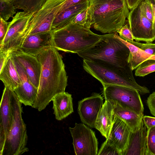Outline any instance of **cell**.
<instances>
[{
	"mask_svg": "<svg viewBox=\"0 0 155 155\" xmlns=\"http://www.w3.org/2000/svg\"><path fill=\"white\" fill-rule=\"evenodd\" d=\"M41 65L36 98L32 107L41 111L56 94L64 92L68 77L62 57L54 47L44 50L35 56Z\"/></svg>",
	"mask_w": 155,
	"mask_h": 155,
	"instance_id": "1",
	"label": "cell"
},
{
	"mask_svg": "<svg viewBox=\"0 0 155 155\" xmlns=\"http://www.w3.org/2000/svg\"><path fill=\"white\" fill-rule=\"evenodd\" d=\"M86 27L103 33H115L124 25L129 13L126 0H89Z\"/></svg>",
	"mask_w": 155,
	"mask_h": 155,
	"instance_id": "2",
	"label": "cell"
},
{
	"mask_svg": "<svg viewBox=\"0 0 155 155\" xmlns=\"http://www.w3.org/2000/svg\"><path fill=\"white\" fill-rule=\"evenodd\" d=\"M83 66L84 70L98 80L103 86L119 85L136 90L142 94L150 93L147 88L136 82L129 65L121 67L103 61L83 59Z\"/></svg>",
	"mask_w": 155,
	"mask_h": 155,
	"instance_id": "3",
	"label": "cell"
},
{
	"mask_svg": "<svg viewBox=\"0 0 155 155\" xmlns=\"http://www.w3.org/2000/svg\"><path fill=\"white\" fill-rule=\"evenodd\" d=\"M53 47L58 51L77 53L94 45L101 38L90 28L71 22L65 27L51 31Z\"/></svg>",
	"mask_w": 155,
	"mask_h": 155,
	"instance_id": "4",
	"label": "cell"
},
{
	"mask_svg": "<svg viewBox=\"0 0 155 155\" xmlns=\"http://www.w3.org/2000/svg\"><path fill=\"white\" fill-rule=\"evenodd\" d=\"M130 51L114 33L101 35L100 40L90 48L77 54L83 59L104 61L121 67L129 64Z\"/></svg>",
	"mask_w": 155,
	"mask_h": 155,
	"instance_id": "5",
	"label": "cell"
},
{
	"mask_svg": "<svg viewBox=\"0 0 155 155\" xmlns=\"http://www.w3.org/2000/svg\"><path fill=\"white\" fill-rule=\"evenodd\" d=\"M21 104L12 91V125L1 155H21L29 151L26 147L28 137L26 125L22 117Z\"/></svg>",
	"mask_w": 155,
	"mask_h": 155,
	"instance_id": "6",
	"label": "cell"
},
{
	"mask_svg": "<svg viewBox=\"0 0 155 155\" xmlns=\"http://www.w3.org/2000/svg\"><path fill=\"white\" fill-rule=\"evenodd\" d=\"M35 12H18L9 22L7 34L1 45L0 51L11 52L19 49L30 30L28 24Z\"/></svg>",
	"mask_w": 155,
	"mask_h": 155,
	"instance_id": "7",
	"label": "cell"
},
{
	"mask_svg": "<svg viewBox=\"0 0 155 155\" xmlns=\"http://www.w3.org/2000/svg\"><path fill=\"white\" fill-rule=\"evenodd\" d=\"M103 94L105 100L113 101L139 115H143V105L137 90L121 86L106 85L103 86Z\"/></svg>",
	"mask_w": 155,
	"mask_h": 155,
	"instance_id": "8",
	"label": "cell"
},
{
	"mask_svg": "<svg viewBox=\"0 0 155 155\" xmlns=\"http://www.w3.org/2000/svg\"><path fill=\"white\" fill-rule=\"evenodd\" d=\"M65 0H46L30 21L29 35L51 32L53 21Z\"/></svg>",
	"mask_w": 155,
	"mask_h": 155,
	"instance_id": "9",
	"label": "cell"
},
{
	"mask_svg": "<svg viewBox=\"0 0 155 155\" xmlns=\"http://www.w3.org/2000/svg\"><path fill=\"white\" fill-rule=\"evenodd\" d=\"M134 39L151 43L155 40L153 23L146 17L140 0L129 12L127 18Z\"/></svg>",
	"mask_w": 155,
	"mask_h": 155,
	"instance_id": "10",
	"label": "cell"
},
{
	"mask_svg": "<svg viewBox=\"0 0 155 155\" xmlns=\"http://www.w3.org/2000/svg\"><path fill=\"white\" fill-rule=\"evenodd\" d=\"M76 155H97L98 142L95 133L84 124L75 123L69 127Z\"/></svg>",
	"mask_w": 155,
	"mask_h": 155,
	"instance_id": "11",
	"label": "cell"
},
{
	"mask_svg": "<svg viewBox=\"0 0 155 155\" xmlns=\"http://www.w3.org/2000/svg\"><path fill=\"white\" fill-rule=\"evenodd\" d=\"M131 132L127 125L118 117L114 115L112 126L105 141L116 149L120 155H124Z\"/></svg>",
	"mask_w": 155,
	"mask_h": 155,
	"instance_id": "12",
	"label": "cell"
},
{
	"mask_svg": "<svg viewBox=\"0 0 155 155\" xmlns=\"http://www.w3.org/2000/svg\"><path fill=\"white\" fill-rule=\"evenodd\" d=\"M103 104V98L97 93L79 101L78 111L81 122L94 128L97 115Z\"/></svg>",
	"mask_w": 155,
	"mask_h": 155,
	"instance_id": "13",
	"label": "cell"
},
{
	"mask_svg": "<svg viewBox=\"0 0 155 155\" xmlns=\"http://www.w3.org/2000/svg\"><path fill=\"white\" fill-rule=\"evenodd\" d=\"M12 91L5 87L0 103V155L10 132L12 123L11 98Z\"/></svg>",
	"mask_w": 155,
	"mask_h": 155,
	"instance_id": "14",
	"label": "cell"
},
{
	"mask_svg": "<svg viewBox=\"0 0 155 155\" xmlns=\"http://www.w3.org/2000/svg\"><path fill=\"white\" fill-rule=\"evenodd\" d=\"M10 54L23 67L32 84L38 89L41 70V64L36 56L20 49L11 51Z\"/></svg>",
	"mask_w": 155,
	"mask_h": 155,
	"instance_id": "15",
	"label": "cell"
},
{
	"mask_svg": "<svg viewBox=\"0 0 155 155\" xmlns=\"http://www.w3.org/2000/svg\"><path fill=\"white\" fill-rule=\"evenodd\" d=\"M15 66L21 84L14 91L22 104L32 107L37 96L38 89L30 82L23 66L19 63L16 64Z\"/></svg>",
	"mask_w": 155,
	"mask_h": 155,
	"instance_id": "16",
	"label": "cell"
},
{
	"mask_svg": "<svg viewBox=\"0 0 155 155\" xmlns=\"http://www.w3.org/2000/svg\"><path fill=\"white\" fill-rule=\"evenodd\" d=\"M51 47H53L51 32L28 35L19 49L35 56L42 51Z\"/></svg>",
	"mask_w": 155,
	"mask_h": 155,
	"instance_id": "17",
	"label": "cell"
},
{
	"mask_svg": "<svg viewBox=\"0 0 155 155\" xmlns=\"http://www.w3.org/2000/svg\"><path fill=\"white\" fill-rule=\"evenodd\" d=\"M147 136V128L142 120L139 127L131 131L124 155H148Z\"/></svg>",
	"mask_w": 155,
	"mask_h": 155,
	"instance_id": "18",
	"label": "cell"
},
{
	"mask_svg": "<svg viewBox=\"0 0 155 155\" xmlns=\"http://www.w3.org/2000/svg\"><path fill=\"white\" fill-rule=\"evenodd\" d=\"M115 104L113 101L105 100L96 121L94 128L106 139L113 123Z\"/></svg>",
	"mask_w": 155,
	"mask_h": 155,
	"instance_id": "19",
	"label": "cell"
},
{
	"mask_svg": "<svg viewBox=\"0 0 155 155\" xmlns=\"http://www.w3.org/2000/svg\"><path fill=\"white\" fill-rule=\"evenodd\" d=\"M52 101L57 120H61L74 112L72 95L69 93L65 91L59 93L54 97Z\"/></svg>",
	"mask_w": 155,
	"mask_h": 155,
	"instance_id": "20",
	"label": "cell"
},
{
	"mask_svg": "<svg viewBox=\"0 0 155 155\" xmlns=\"http://www.w3.org/2000/svg\"><path fill=\"white\" fill-rule=\"evenodd\" d=\"M0 79L5 87L13 91L21 84L13 58L10 53L0 70Z\"/></svg>",
	"mask_w": 155,
	"mask_h": 155,
	"instance_id": "21",
	"label": "cell"
},
{
	"mask_svg": "<svg viewBox=\"0 0 155 155\" xmlns=\"http://www.w3.org/2000/svg\"><path fill=\"white\" fill-rule=\"evenodd\" d=\"M89 4V1L60 12L53 21L51 31L62 28L71 22L78 13L88 8Z\"/></svg>",
	"mask_w": 155,
	"mask_h": 155,
	"instance_id": "22",
	"label": "cell"
},
{
	"mask_svg": "<svg viewBox=\"0 0 155 155\" xmlns=\"http://www.w3.org/2000/svg\"><path fill=\"white\" fill-rule=\"evenodd\" d=\"M115 103L114 110V115L125 122L132 132L135 131L140 126L144 115H139L132 110L123 107L118 103Z\"/></svg>",
	"mask_w": 155,
	"mask_h": 155,
	"instance_id": "23",
	"label": "cell"
},
{
	"mask_svg": "<svg viewBox=\"0 0 155 155\" xmlns=\"http://www.w3.org/2000/svg\"><path fill=\"white\" fill-rule=\"evenodd\" d=\"M115 36L124 43L128 48L130 53L128 63L132 70L137 68L142 62L148 59H155V55L149 54L130 43L121 38L117 32Z\"/></svg>",
	"mask_w": 155,
	"mask_h": 155,
	"instance_id": "24",
	"label": "cell"
},
{
	"mask_svg": "<svg viewBox=\"0 0 155 155\" xmlns=\"http://www.w3.org/2000/svg\"><path fill=\"white\" fill-rule=\"evenodd\" d=\"M17 9L29 12H35L43 5L39 0H13L12 2Z\"/></svg>",
	"mask_w": 155,
	"mask_h": 155,
	"instance_id": "25",
	"label": "cell"
},
{
	"mask_svg": "<svg viewBox=\"0 0 155 155\" xmlns=\"http://www.w3.org/2000/svg\"><path fill=\"white\" fill-rule=\"evenodd\" d=\"M16 8L12 2L0 0V17L7 21L16 13Z\"/></svg>",
	"mask_w": 155,
	"mask_h": 155,
	"instance_id": "26",
	"label": "cell"
},
{
	"mask_svg": "<svg viewBox=\"0 0 155 155\" xmlns=\"http://www.w3.org/2000/svg\"><path fill=\"white\" fill-rule=\"evenodd\" d=\"M155 71V59H149L142 62L137 68L135 75L144 77Z\"/></svg>",
	"mask_w": 155,
	"mask_h": 155,
	"instance_id": "27",
	"label": "cell"
},
{
	"mask_svg": "<svg viewBox=\"0 0 155 155\" xmlns=\"http://www.w3.org/2000/svg\"><path fill=\"white\" fill-rule=\"evenodd\" d=\"M147 144L148 155H155V127L147 129Z\"/></svg>",
	"mask_w": 155,
	"mask_h": 155,
	"instance_id": "28",
	"label": "cell"
},
{
	"mask_svg": "<svg viewBox=\"0 0 155 155\" xmlns=\"http://www.w3.org/2000/svg\"><path fill=\"white\" fill-rule=\"evenodd\" d=\"M127 41L146 53L150 55H155V44L148 42H146V43H142L134 41Z\"/></svg>",
	"mask_w": 155,
	"mask_h": 155,
	"instance_id": "29",
	"label": "cell"
},
{
	"mask_svg": "<svg viewBox=\"0 0 155 155\" xmlns=\"http://www.w3.org/2000/svg\"><path fill=\"white\" fill-rule=\"evenodd\" d=\"M119 33V36L122 39L127 41H134V37L130 30L128 20L127 22L125 23L124 25L117 32Z\"/></svg>",
	"mask_w": 155,
	"mask_h": 155,
	"instance_id": "30",
	"label": "cell"
},
{
	"mask_svg": "<svg viewBox=\"0 0 155 155\" xmlns=\"http://www.w3.org/2000/svg\"><path fill=\"white\" fill-rule=\"evenodd\" d=\"M120 155L115 149L108 144L105 141L102 144L98 151L97 155Z\"/></svg>",
	"mask_w": 155,
	"mask_h": 155,
	"instance_id": "31",
	"label": "cell"
},
{
	"mask_svg": "<svg viewBox=\"0 0 155 155\" xmlns=\"http://www.w3.org/2000/svg\"><path fill=\"white\" fill-rule=\"evenodd\" d=\"M88 8L78 13L71 22L87 27L86 25L88 18Z\"/></svg>",
	"mask_w": 155,
	"mask_h": 155,
	"instance_id": "32",
	"label": "cell"
},
{
	"mask_svg": "<svg viewBox=\"0 0 155 155\" xmlns=\"http://www.w3.org/2000/svg\"><path fill=\"white\" fill-rule=\"evenodd\" d=\"M142 2L143 9L146 17L153 23V11L150 1L142 0Z\"/></svg>",
	"mask_w": 155,
	"mask_h": 155,
	"instance_id": "33",
	"label": "cell"
},
{
	"mask_svg": "<svg viewBox=\"0 0 155 155\" xmlns=\"http://www.w3.org/2000/svg\"><path fill=\"white\" fill-rule=\"evenodd\" d=\"M9 22L0 17V45H1L7 32Z\"/></svg>",
	"mask_w": 155,
	"mask_h": 155,
	"instance_id": "34",
	"label": "cell"
},
{
	"mask_svg": "<svg viewBox=\"0 0 155 155\" xmlns=\"http://www.w3.org/2000/svg\"><path fill=\"white\" fill-rule=\"evenodd\" d=\"M147 102L150 113L155 117V91L150 95Z\"/></svg>",
	"mask_w": 155,
	"mask_h": 155,
	"instance_id": "35",
	"label": "cell"
},
{
	"mask_svg": "<svg viewBox=\"0 0 155 155\" xmlns=\"http://www.w3.org/2000/svg\"><path fill=\"white\" fill-rule=\"evenodd\" d=\"M88 1L89 0H65L60 12L68 8L77 5Z\"/></svg>",
	"mask_w": 155,
	"mask_h": 155,
	"instance_id": "36",
	"label": "cell"
},
{
	"mask_svg": "<svg viewBox=\"0 0 155 155\" xmlns=\"http://www.w3.org/2000/svg\"><path fill=\"white\" fill-rule=\"evenodd\" d=\"M143 120L144 124L146 126L147 129L155 127V117L148 116H143Z\"/></svg>",
	"mask_w": 155,
	"mask_h": 155,
	"instance_id": "37",
	"label": "cell"
},
{
	"mask_svg": "<svg viewBox=\"0 0 155 155\" xmlns=\"http://www.w3.org/2000/svg\"><path fill=\"white\" fill-rule=\"evenodd\" d=\"M10 52L0 51V70L2 69Z\"/></svg>",
	"mask_w": 155,
	"mask_h": 155,
	"instance_id": "38",
	"label": "cell"
},
{
	"mask_svg": "<svg viewBox=\"0 0 155 155\" xmlns=\"http://www.w3.org/2000/svg\"><path fill=\"white\" fill-rule=\"evenodd\" d=\"M140 0H126L128 8L132 9Z\"/></svg>",
	"mask_w": 155,
	"mask_h": 155,
	"instance_id": "39",
	"label": "cell"
},
{
	"mask_svg": "<svg viewBox=\"0 0 155 155\" xmlns=\"http://www.w3.org/2000/svg\"><path fill=\"white\" fill-rule=\"evenodd\" d=\"M151 4L153 11V15L154 21L153 22V28L154 35L155 36V0H149Z\"/></svg>",
	"mask_w": 155,
	"mask_h": 155,
	"instance_id": "40",
	"label": "cell"
},
{
	"mask_svg": "<svg viewBox=\"0 0 155 155\" xmlns=\"http://www.w3.org/2000/svg\"><path fill=\"white\" fill-rule=\"evenodd\" d=\"M43 4L45 2L46 0H39Z\"/></svg>",
	"mask_w": 155,
	"mask_h": 155,
	"instance_id": "41",
	"label": "cell"
},
{
	"mask_svg": "<svg viewBox=\"0 0 155 155\" xmlns=\"http://www.w3.org/2000/svg\"><path fill=\"white\" fill-rule=\"evenodd\" d=\"M5 0L8 1V2H12L13 0Z\"/></svg>",
	"mask_w": 155,
	"mask_h": 155,
	"instance_id": "42",
	"label": "cell"
}]
</instances>
